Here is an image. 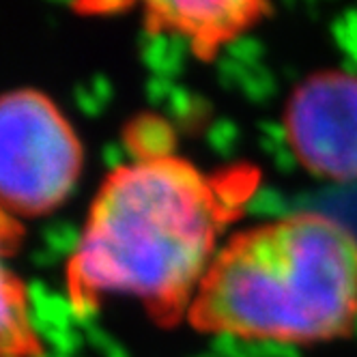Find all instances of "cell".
<instances>
[{"mask_svg": "<svg viewBox=\"0 0 357 357\" xmlns=\"http://www.w3.org/2000/svg\"><path fill=\"white\" fill-rule=\"evenodd\" d=\"M188 321L205 334L278 344L347 336L357 321V235L321 211L235 233L202 278Z\"/></svg>", "mask_w": 357, "mask_h": 357, "instance_id": "2", "label": "cell"}, {"mask_svg": "<svg viewBox=\"0 0 357 357\" xmlns=\"http://www.w3.org/2000/svg\"><path fill=\"white\" fill-rule=\"evenodd\" d=\"M257 185L254 168L207 172L172 153L112 168L67 261L71 314L130 297L162 325L188 319L224 231Z\"/></svg>", "mask_w": 357, "mask_h": 357, "instance_id": "1", "label": "cell"}, {"mask_svg": "<svg viewBox=\"0 0 357 357\" xmlns=\"http://www.w3.org/2000/svg\"><path fill=\"white\" fill-rule=\"evenodd\" d=\"M284 136L308 172L357 181V75L325 69L305 78L287 101Z\"/></svg>", "mask_w": 357, "mask_h": 357, "instance_id": "4", "label": "cell"}, {"mask_svg": "<svg viewBox=\"0 0 357 357\" xmlns=\"http://www.w3.org/2000/svg\"><path fill=\"white\" fill-rule=\"evenodd\" d=\"M22 235L20 220L0 209V357H45L29 287L9 267Z\"/></svg>", "mask_w": 357, "mask_h": 357, "instance_id": "6", "label": "cell"}, {"mask_svg": "<svg viewBox=\"0 0 357 357\" xmlns=\"http://www.w3.org/2000/svg\"><path fill=\"white\" fill-rule=\"evenodd\" d=\"M82 170V144L47 95H0V209L11 215L54 211Z\"/></svg>", "mask_w": 357, "mask_h": 357, "instance_id": "3", "label": "cell"}, {"mask_svg": "<svg viewBox=\"0 0 357 357\" xmlns=\"http://www.w3.org/2000/svg\"><path fill=\"white\" fill-rule=\"evenodd\" d=\"M271 7L252 0H174V3L144 5L149 33L183 39L200 59H213L215 52L259 24Z\"/></svg>", "mask_w": 357, "mask_h": 357, "instance_id": "5", "label": "cell"}]
</instances>
